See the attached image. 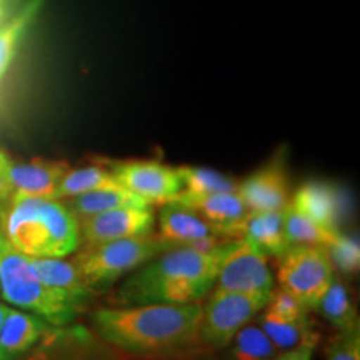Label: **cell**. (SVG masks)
Instances as JSON below:
<instances>
[{
	"label": "cell",
	"instance_id": "obj_1",
	"mask_svg": "<svg viewBox=\"0 0 360 360\" xmlns=\"http://www.w3.org/2000/svg\"><path fill=\"white\" fill-rule=\"evenodd\" d=\"M202 305H132L101 309L92 315L94 334L120 352L148 359H179L195 354Z\"/></svg>",
	"mask_w": 360,
	"mask_h": 360
},
{
	"label": "cell",
	"instance_id": "obj_2",
	"mask_svg": "<svg viewBox=\"0 0 360 360\" xmlns=\"http://www.w3.org/2000/svg\"><path fill=\"white\" fill-rule=\"evenodd\" d=\"M225 245L227 242L210 250L186 245L164 250L120 285L114 304L132 307L199 302L217 281Z\"/></svg>",
	"mask_w": 360,
	"mask_h": 360
},
{
	"label": "cell",
	"instance_id": "obj_3",
	"mask_svg": "<svg viewBox=\"0 0 360 360\" xmlns=\"http://www.w3.org/2000/svg\"><path fill=\"white\" fill-rule=\"evenodd\" d=\"M0 233L29 257H67L79 249V220L65 202L8 197L0 202Z\"/></svg>",
	"mask_w": 360,
	"mask_h": 360
},
{
	"label": "cell",
	"instance_id": "obj_4",
	"mask_svg": "<svg viewBox=\"0 0 360 360\" xmlns=\"http://www.w3.org/2000/svg\"><path fill=\"white\" fill-rule=\"evenodd\" d=\"M0 292L7 302L32 310L52 327L74 323L90 300V295L72 294L44 283L35 276L29 255L13 249L4 237L0 240Z\"/></svg>",
	"mask_w": 360,
	"mask_h": 360
},
{
	"label": "cell",
	"instance_id": "obj_5",
	"mask_svg": "<svg viewBox=\"0 0 360 360\" xmlns=\"http://www.w3.org/2000/svg\"><path fill=\"white\" fill-rule=\"evenodd\" d=\"M172 247L175 245L154 233L119 238V240L85 245L74 259V264L77 265L80 276L90 290H105L120 277L134 272L155 255Z\"/></svg>",
	"mask_w": 360,
	"mask_h": 360
},
{
	"label": "cell",
	"instance_id": "obj_6",
	"mask_svg": "<svg viewBox=\"0 0 360 360\" xmlns=\"http://www.w3.org/2000/svg\"><path fill=\"white\" fill-rule=\"evenodd\" d=\"M277 264L281 289L294 295L309 310L315 309L335 276L330 255L323 245H290L277 257Z\"/></svg>",
	"mask_w": 360,
	"mask_h": 360
},
{
	"label": "cell",
	"instance_id": "obj_7",
	"mask_svg": "<svg viewBox=\"0 0 360 360\" xmlns=\"http://www.w3.org/2000/svg\"><path fill=\"white\" fill-rule=\"evenodd\" d=\"M269 299L215 289L205 307H202L199 339L202 347L225 349L245 323L265 309Z\"/></svg>",
	"mask_w": 360,
	"mask_h": 360
},
{
	"label": "cell",
	"instance_id": "obj_8",
	"mask_svg": "<svg viewBox=\"0 0 360 360\" xmlns=\"http://www.w3.org/2000/svg\"><path fill=\"white\" fill-rule=\"evenodd\" d=\"M215 282L222 290L265 299H269L274 290V277L267 255L245 237L227 242Z\"/></svg>",
	"mask_w": 360,
	"mask_h": 360
},
{
	"label": "cell",
	"instance_id": "obj_9",
	"mask_svg": "<svg viewBox=\"0 0 360 360\" xmlns=\"http://www.w3.org/2000/svg\"><path fill=\"white\" fill-rule=\"evenodd\" d=\"M101 160V159H98ZM124 188L148 204H165L184 191L177 169L157 160H101Z\"/></svg>",
	"mask_w": 360,
	"mask_h": 360
},
{
	"label": "cell",
	"instance_id": "obj_10",
	"mask_svg": "<svg viewBox=\"0 0 360 360\" xmlns=\"http://www.w3.org/2000/svg\"><path fill=\"white\" fill-rule=\"evenodd\" d=\"M20 360H119L110 345L82 326L49 327Z\"/></svg>",
	"mask_w": 360,
	"mask_h": 360
},
{
	"label": "cell",
	"instance_id": "obj_11",
	"mask_svg": "<svg viewBox=\"0 0 360 360\" xmlns=\"http://www.w3.org/2000/svg\"><path fill=\"white\" fill-rule=\"evenodd\" d=\"M154 210L147 207H120L79 220L80 238L85 245L148 236L154 231Z\"/></svg>",
	"mask_w": 360,
	"mask_h": 360
},
{
	"label": "cell",
	"instance_id": "obj_12",
	"mask_svg": "<svg viewBox=\"0 0 360 360\" xmlns=\"http://www.w3.org/2000/svg\"><path fill=\"white\" fill-rule=\"evenodd\" d=\"M159 237L175 247L215 249L224 237L195 210L179 200L165 202L159 214Z\"/></svg>",
	"mask_w": 360,
	"mask_h": 360
},
{
	"label": "cell",
	"instance_id": "obj_13",
	"mask_svg": "<svg viewBox=\"0 0 360 360\" xmlns=\"http://www.w3.org/2000/svg\"><path fill=\"white\" fill-rule=\"evenodd\" d=\"M237 193L245 202L249 212L285 209L290 200L283 152L272 157V160L238 184Z\"/></svg>",
	"mask_w": 360,
	"mask_h": 360
},
{
	"label": "cell",
	"instance_id": "obj_14",
	"mask_svg": "<svg viewBox=\"0 0 360 360\" xmlns=\"http://www.w3.org/2000/svg\"><path fill=\"white\" fill-rule=\"evenodd\" d=\"M174 200L182 202L200 214L224 238H242L249 209L237 192L207 195H188L180 192Z\"/></svg>",
	"mask_w": 360,
	"mask_h": 360
},
{
	"label": "cell",
	"instance_id": "obj_15",
	"mask_svg": "<svg viewBox=\"0 0 360 360\" xmlns=\"http://www.w3.org/2000/svg\"><path fill=\"white\" fill-rule=\"evenodd\" d=\"M70 169L69 162L51 159H32L29 162H11V197H45L56 199L60 180Z\"/></svg>",
	"mask_w": 360,
	"mask_h": 360
},
{
	"label": "cell",
	"instance_id": "obj_16",
	"mask_svg": "<svg viewBox=\"0 0 360 360\" xmlns=\"http://www.w3.org/2000/svg\"><path fill=\"white\" fill-rule=\"evenodd\" d=\"M290 205L323 227L339 231L349 202L339 187L323 180H309L297 188Z\"/></svg>",
	"mask_w": 360,
	"mask_h": 360
},
{
	"label": "cell",
	"instance_id": "obj_17",
	"mask_svg": "<svg viewBox=\"0 0 360 360\" xmlns=\"http://www.w3.org/2000/svg\"><path fill=\"white\" fill-rule=\"evenodd\" d=\"M47 322L35 314L8 310L0 328V360H17L29 352L49 330Z\"/></svg>",
	"mask_w": 360,
	"mask_h": 360
},
{
	"label": "cell",
	"instance_id": "obj_18",
	"mask_svg": "<svg viewBox=\"0 0 360 360\" xmlns=\"http://www.w3.org/2000/svg\"><path fill=\"white\" fill-rule=\"evenodd\" d=\"M242 237L249 238L265 255H274V257H281L290 247L283 231V210L249 212L244 222Z\"/></svg>",
	"mask_w": 360,
	"mask_h": 360
},
{
	"label": "cell",
	"instance_id": "obj_19",
	"mask_svg": "<svg viewBox=\"0 0 360 360\" xmlns=\"http://www.w3.org/2000/svg\"><path fill=\"white\" fill-rule=\"evenodd\" d=\"M65 205L75 215V219L82 220L92 215L109 212V210L120 209V207H147L152 205L142 197L135 195L127 188H101V191H90L80 195L65 199Z\"/></svg>",
	"mask_w": 360,
	"mask_h": 360
},
{
	"label": "cell",
	"instance_id": "obj_20",
	"mask_svg": "<svg viewBox=\"0 0 360 360\" xmlns=\"http://www.w3.org/2000/svg\"><path fill=\"white\" fill-rule=\"evenodd\" d=\"M44 4L45 0H27L15 15L0 24V84L11 69L27 30L34 24Z\"/></svg>",
	"mask_w": 360,
	"mask_h": 360
},
{
	"label": "cell",
	"instance_id": "obj_21",
	"mask_svg": "<svg viewBox=\"0 0 360 360\" xmlns=\"http://www.w3.org/2000/svg\"><path fill=\"white\" fill-rule=\"evenodd\" d=\"M30 264L35 276L47 285L72 294L92 297V290L85 285L74 260H64V257H30Z\"/></svg>",
	"mask_w": 360,
	"mask_h": 360
},
{
	"label": "cell",
	"instance_id": "obj_22",
	"mask_svg": "<svg viewBox=\"0 0 360 360\" xmlns=\"http://www.w3.org/2000/svg\"><path fill=\"white\" fill-rule=\"evenodd\" d=\"M314 310L327 319L339 332L359 327V315L354 307L349 287L335 276Z\"/></svg>",
	"mask_w": 360,
	"mask_h": 360
},
{
	"label": "cell",
	"instance_id": "obj_23",
	"mask_svg": "<svg viewBox=\"0 0 360 360\" xmlns=\"http://www.w3.org/2000/svg\"><path fill=\"white\" fill-rule=\"evenodd\" d=\"M122 187L105 165L98 160V164L85 165V167L69 169L64 179L58 184L56 199L65 200L70 197L90 191H101V188H119Z\"/></svg>",
	"mask_w": 360,
	"mask_h": 360
},
{
	"label": "cell",
	"instance_id": "obj_24",
	"mask_svg": "<svg viewBox=\"0 0 360 360\" xmlns=\"http://www.w3.org/2000/svg\"><path fill=\"white\" fill-rule=\"evenodd\" d=\"M283 231L289 245H323L334 242L340 231H330L290 204L283 209Z\"/></svg>",
	"mask_w": 360,
	"mask_h": 360
},
{
	"label": "cell",
	"instance_id": "obj_25",
	"mask_svg": "<svg viewBox=\"0 0 360 360\" xmlns=\"http://www.w3.org/2000/svg\"><path fill=\"white\" fill-rule=\"evenodd\" d=\"M260 327L277 350H289L304 342L321 340V334L315 330L314 322L309 317L302 321H282L269 312H264Z\"/></svg>",
	"mask_w": 360,
	"mask_h": 360
},
{
	"label": "cell",
	"instance_id": "obj_26",
	"mask_svg": "<svg viewBox=\"0 0 360 360\" xmlns=\"http://www.w3.org/2000/svg\"><path fill=\"white\" fill-rule=\"evenodd\" d=\"M177 174L184 187L182 193H188V195L237 192L238 187L236 180L212 169L182 165V167H177Z\"/></svg>",
	"mask_w": 360,
	"mask_h": 360
},
{
	"label": "cell",
	"instance_id": "obj_27",
	"mask_svg": "<svg viewBox=\"0 0 360 360\" xmlns=\"http://www.w3.org/2000/svg\"><path fill=\"white\" fill-rule=\"evenodd\" d=\"M232 360H272L277 355L276 345L270 342L262 327L245 323L232 339Z\"/></svg>",
	"mask_w": 360,
	"mask_h": 360
},
{
	"label": "cell",
	"instance_id": "obj_28",
	"mask_svg": "<svg viewBox=\"0 0 360 360\" xmlns=\"http://www.w3.org/2000/svg\"><path fill=\"white\" fill-rule=\"evenodd\" d=\"M334 269L340 270L344 276H354L360 264V245L357 237L344 236L339 232L330 245L327 247Z\"/></svg>",
	"mask_w": 360,
	"mask_h": 360
},
{
	"label": "cell",
	"instance_id": "obj_29",
	"mask_svg": "<svg viewBox=\"0 0 360 360\" xmlns=\"http://www.w3.org/2000/svg\"><path fill=\"white\" fill-rule=\"evenodd\" d=\"M265 307H267L265 312L282 319V321H302V319L309 317V309L283 289L272 290Z\"/></svg>",
	"mask_w": 360,
	"mask_h": 360
},
{
	"label": "cell",
	"instance_id": "obj_30",
	"mask_svg": "<svg viewBox=\"0 0 360 360\" xmlns=\"http://www.w3.org/2000/svg\"><path fill=\"white\" fill-rule=\"evenodd\" d=\"M327 360H360V327L342 330L328 342Z\"/></svg>",
	"mask_w": 360,
	"mask_h": 360
},
{
	"label": "cell",
	"instance_id": "obj_31",
	"mask_svg": "<svg viewBox=\"0 0 360 360\" xmlns=\"http://www.w3.org/2000/svg\"><path fill=\"white\" fill-rule=\"evenodd\" d=\"M11 155L4 148H0V202L7 200L12 195V182H11Z\"/></svg>",
	"mask_w": 360,
	"mask_h": 360
},
{
	"label": "cell",
	"instance_id": "obj_32",
	"mask_svg": "<svg viewBox=\"0 0 360 360\" xmlns=\"http://www.w3.org/2000/svg\"><path fill=\"white\" fill-rule=\"evenodd\" d=\"M317 344L319 340L304 342V344L297 345L294 349L283 350V354L276 355L272 360H312Z\"/></svg>",
	"mask_w": 360,
	"mask_h": 360
},
{
	"label": "cell",
	"instance_id": "obj_33",
	"mask_svg": "<svg viewBox=\"0 0 360 360\" xmlns=\"http://www.w3.org/2000/svg\"><path fill=\"white\" fill-rule=\"evenodd\" d=\"M174 360H215V359H210V357H207V355H197V354H191V355H186V357H179V359H174Z\"/></svg>",
	"mask_w": 360,
	"mask_h": 360
},
{
	"label": "cell",
	"instance_id": "obj_34",
	"mask_svg": "<svg viewBox=\"0 0 360 360\" xmlns=\"http://www.w3.org/2000/svg\"><path fill=\"white\" fill-rule=\"evenodd\" d=\"M8 310H11V309H8L7 305L0 304V328H2V323H4V321H6V317H7Z\"/></svg>",
	"mask_w": 360,
	"mask_h": 360
},
{
	"label": "cell",
	"instance_id": "obj_35",
	"mask_svg": "<svg viewBox=\"0 0 360 360\" xmlns=\"http://www.w3.org/2000/svg\"><path fill=\"white\" fill-rule=\"evenodd\" d=\"M2 17H4V8L0 6V22H2Z\"/></svg>",
	"mask_w": 360,
	"mask_h": 360
},
{
	"label": "cell",
	"instance_id": "obj_36",
	"mask_svg": "<svg viewBox=\"0 0 360 360\" xmlns=\"http://www.w3.org/2000/svg\"><path fill=\"white\" fill-rule=\"evenodd\" d=\"M0 240H2V233H0Z\"/></svg>",
	"mask_w": 360,
	"mask_h": 360
},
{
	"label": "cell",
	"instance_id": "obj_37",
	"mask_svg": "<svg viewBox=\"0 0 360 360\" xmlns=\"http://www.w3.org/2000/svg\"><path fill=\"white\" fill-rule=\"evenodd\" d=\"M0 6H2V0H0Z\"/></svg>",
	"mask_w": 360,
	"mask_h": 360
}]
</instances>
